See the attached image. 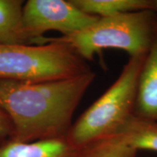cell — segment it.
Listing matches in <instances>:
<instances>
[{"instance_id":"obj_1","label":"cell","mask_w":157,"mask_h":157,"mask_svg":"<svg viewBox=\"0 0 157 157\" xmlns=\"http://www.w3.org/2000/svg\"><path fill=\"white\" fill-rule=\"evenodd\" d=\"M95 78L91 71L51 81L0 78V109L13 125L9 140L31 143L67 136L74 113Z\"/></svg>"},{"instance_id":"obj_9","label":"cell","mask_w":157,"mask_h":157,"mask_svg":"<svg viewBox=\"0 0 157 157\" xmlns=\"http://www.w3.org/2000/svg\"><path fill=\"white\" fill-rule=\"evenodd\" d=\"M137 151L157 152V121L133 116L117 136Z\"/></svg>"},{"instance_id":"obj_6","label":"cell","mask_w":157,"mask_h":157,"mask_svg":"<svg viewBox=\"0 0 157 157\" xmlns=\"http://www.w3.org/2000/svg\"><path fill=\"white\" fill-rule=\"evenodd\" d=\"M134 115L157 121V34L139 76Z\"/></svg>"},{"instance_id":"obj_10","label":"cell","mask_w":157,"mask_h":157,"mask_svg":"<svg viewBox=\"0 0 157 157\" xmlns=\"http://www.w3.org/2000/svg\"><path fill=\"white\" fill-rule=\"evenodd\" d=\"M84 13L99 17L150 10L154 11V0H71Z\"/></svg>"},{"instance_id":"obj_3","label":"cell","mask_w":157,"mask_h":157,"mask_svg":"<svg viewBox=\"0 0 157 157\" xmlns=\"http://www.w3.org/2000/svg\"><path fill=\"white\" fill-rule=\"evenodd\" d=\"M156 34L157 15L144 10L99 17L83 30L56 38L88 62L107 49L123 50L129 57L146 54Z\"/></svg>"},{"instance_id":"obj_12","label":"cell","mask_w":157,"mask_h":157,"mask_svg":"<svg viewBox=\"0 0 157 157\" xmlns=\"http://www.w3.org/2000/svg\"><path fill=\"white\" fill-rule=\"evenodd\" d=\"M155 2V8H154V13L157 15V0H154Z\"/></svg>"},{"instance_id":"obj_4","label":"cell","mask_w":157,"mask_h":157,"mask_svg":"<svg viewBox=\"0 0 157 157\" xmlns=\"http://www.w3.org/2000/svg\"><path fill=\"white\" fill-rule=\"evenodd\" d=\"M44 44H0V78L26 82L66 79L91 71L87 60L57 38Z\"/></svg>"},{"instance_id":"obj_8","label":"cell","mask_w":157,"mask_h":157,"mask_svg":"<svg viewBox=\"0 0 157 157\" xmlns=\"http://www.w3.org/2000/svg\"><path fill=\"white\" fill-rule=\"evenodd\" d=\"M22 0H0V44H34L23 21Z\"/></svg>"},{"instance_id":"obj_5","label":"cell","mask_w":157,"mask_h":157,"mask_svg":"<svg viewBox=\"0 0 157 157\" xmlns=\"http://www.w3.org/2000/svg\"><path fill=\"white\" fill-rule=\"evenodd\" d=\"M99 17L78 9L71 0H29L23 6V21L34 45L48 43L44 33L57 31L68 36L83 30Z\"/></svg>"},{"instance_id":"obj_7","label":"cell","mask_w":157,"mask_h":157,"mask_svg":"<svg viewBox=\"0 0 157 157\" xmlns=\"http://www.w3.org/2000/svg\"><path fill=\"white\" fill-rule=\"evenodd\" d=\"M78 153L67 136L31 143L8 140L0 146V157H77Z\"/></svg>"},{"instance_id":"obj_11","label":"cell","mask_w":157,"mask_h":157,"mask_svg":"<svg viewBox=\"0 0 157 157\" xmlns=\"http://www.w3.org/2000/svg\"><path fill=\"white\" fill-rule=\"evenodd\" d=\"M137 153L117 137H113L78 148L77 157H137Z\"/></svg>"},{"instance_id":"obj_2","label":"cell","mask_w":157,"mask_h":157,"mask_svg":"<svg viewBox=\"0 0 157 157\" xmlns=\"http://www.w3.org/2000/svg\"><path fill=\"white\" fill-rule=\"evenodd\" d=\"M146 55L129 57L115 82L73 123L67 137L76 148L117 136L134 116L138 79Z\"/></svg>"}]
</instances>
